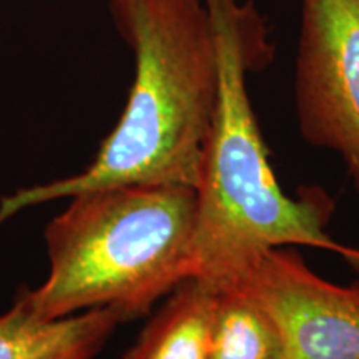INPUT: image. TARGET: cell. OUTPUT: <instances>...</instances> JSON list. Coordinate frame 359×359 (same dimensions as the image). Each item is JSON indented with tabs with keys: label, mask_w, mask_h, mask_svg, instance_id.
Wrapping results in <instances>:
<instances>
[{
	"label": "cell",
	"mask_w": 359,
	"mask_h": 359,
	"mask_svg": "<svg viewBox=\"0 0 359 359\" xmlns=\"http://www.w3.org/2000/svg\"><path fill=\"white\" fill-rule=\"evenodd\" d=\"M218 45V95L196 183L191 278L213 293L233 288L271 248L327 250L359 271V248L326 233L334 203L325 191L294 200L278 185L251 107L246 74L273 50L258 12L238 0H205Z\"/></svg>",
	"instance_id": "6da1fadb"
},
{
	"label": "cell",
	"mask_w": 359,
	"mask_h": 359,
	"mask_svg": "<svg viewBox=\"0 0 359 359\" xmlns=\"http://www.w3.org/2000/svg\"><path fill=\"white\" fill-rule=\"evenodd\" d=\"M135 77L118 123L85 172L0 200V223L29 206L123 185L196 188L218 95V45L205 0H107Z\"/></svg>",
	"instance_id": "7a4b0ae2"
},
{
	"label": "cell",
	"mask_w": 359,
	"mask_h": 359,
	"mask_svg": "<svg viewBox=\"0 0 359 359\" xmlns=\"http://www.w3.org/2000/svg\"><path fill=\"white\" fill-rule=\"evenodd\" d=\"M70 198L45 228L47 280L15 294L37 316L111 309L128 323L191 278L193 187H109Z\"/></svg>",
	"instance_id": "3957f363"
},
{
	"label": "cell",
	"mask_w": 359,
	"mask_h": 359,
	"mask_svg": "<svg viewBox=\"0 0 359 359\" xmlns=\"http://www.w3.org/2000/svg\"><path fill=\"white\" fill-rule=\"evenodd\" d=\"M293 97L304 140L338 154L359 195V0H302Z\"/></svg>",
	"instance_id": "277c9868"
},
{
	"label": "cell",
	"mask_w": 359,
	"mask_h": 359,
	"mask_svg": "<svg viewBox=\"0 0 359 359\" xmlns=\"http://www.w3.org/2000/svg\"><path fill=\"white\" fill-rule=\"evenodd\" d=\"M233 288L275 323L283 359H359V281L334 285L296 251L271 248Z\"/></svg>",
	"instance_id": "5b68a950"
},
{
	"label": "cell",
	"mask_w": 359,
	"mask_h": 359,
	"mask_svg": "<svg viewBox=\"0 0 359 359\" xmlns=\"http://www.w3.org/2000/svg\"><path fill=\"white\" fill-rule=\"evenodd\" d=\"M122 323L111 309L43 320L15 298L0 313V359H95Z\"/></svg>",
	"instance_id": "8992f818"
},
{
	"label": "cell",
	"mask_w": 359,
	"mask_h": 359,
	"mask_svg": "<svg viewBox=\"0 0 359 359\" xmlns=\"http://www.w3.org/2000/svg\"><path fill=\"white\" fill-rule=\"evenodd\" d=\"M213 298L195 278L180 283L123 359H208Z\"/></svg>",
	"instance_id": "52a82bcc"
},
{
	"label": "cell",
	"mask_w": 359,
	"mask_h": 359,
	"mask_svg": "<svg viewBox=\"0 0 359 359\" xmlns=\"http://www.w3.org/2000/svg\"><path fill=\"white\" fill-rule=\"evenodd\" d=\"M208 359H283L271 318L236 288L215 293Z\"/></svg>",
	"instance_id": "ba28073f"
}]
</instances>
